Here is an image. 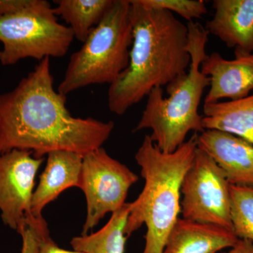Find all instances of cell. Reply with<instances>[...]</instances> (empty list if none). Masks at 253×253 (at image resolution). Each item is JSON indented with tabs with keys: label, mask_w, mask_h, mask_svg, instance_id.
Segmentation results:
<instances>
[{
	"label": "cell",
	"mask_w": 253,
	"mask_h": 253,
	"mask_svg": "<svg viewBox=\"0 0 253 253\" xmlns=\"http://www.w3.org/2000/svg\"><path fill=\"white\" fill-rule=\"evenodd\" d=\"M129 0H114L81 49L70 57L58 91L66 95L92 84L115 83L127 68L132 44Z\"/></svg>",
	"instance_id": "cell-5"
},
{
	"label": "cell",
	"mask_w": 253,
	"mask_h": 253,
	"mask_svg": "<svg viewBox=\"0 0 253 253\" xmlns=\"http://www.w3.org/2000/svg\"><path fill=\"white\" fill-rule=\"evenodd\" d=\"M203 126L242 138L253 145V94L234 101L204 104Z\"/></svg>",
	"instance_id": "cell-15"
},
{
	"label": "cell",
	"mask_w": 253,
	"mask_h": 253,
	"mask_svg": "<svg viewBox=\"0 0 253 253\" xmlns=\"http://www.w3.org/2000/svg\"><path fill=\"white\" fill-rule=\"evenodd\" d=\"M201 71L211 78L204 104L243 99L253 90V53L231 60L219 53H211L201 63Z\"/></svg>",
	"instance_id": "cell-11"
},
{
	"label": "cell",
	"mask_w": 253,
	"mask_h": 253,
	"mask_svg": "<svg viewBox=\"0 0 253 253\" xmlns=\"http://www.w3.org/2000/svg\"><path fill=\"white\" fill-rule=\"evenodd\" d=\"M113 121L76 118L66 96L54 87L50 58H45L9 92L0 94V154L12 149L44 158L54 151L85 154L102 147Z\"/></svg>",
	"instance_id": "cell-1"
},
{
	"label": "cell",
	"mask_w": 253,
	"mask_h": 253,
	"mask_svg": "<svg viewBox=\"0 0 253 253\" xmlns=\"http://www.w3.org/2000/svg\"><path fill=\"white\" fill-rule=\"evenodd\" d=\"M189 51L191 63L187 73L169 83L166 88L155 87L147 96L141 117L134 131L151 129V140L166 154L174 152L185 142L190 131H205L203 116L199 109L205 89L211 78L201 71V64L207 56L206 46L209 33L199 23L188 22Z\"/></svg>",
	"instance_id": "cell-4"
},
{
	"label": "cell",
	"mask_w": 253,
	"mask_h": 253,
	"mask_svg": "<svg viewBox=\"0 0 253 253\" xmlns=\"http://www.w3.org/2000/svg\"><path fill=\"white\" fill-rule=\"evenodd\" d=\"M114 0H57L53 7L72 30L75 38L84 42L111 9Z\"/></svg>",
	"instance_id": "cell-17"
},
{
	"label": "cell",
	"mask_w": 253,
	"mask_h": 253,
	"mask_svg": "<svg viewBox=\"0 0 253 253\" xmlns=\"http://www.w3.org/2000/svg\"><path fill=\"white\" fill-rule=\"evenodd\" d=\"M230 186L222 169L197 146L181 182V218L233 231Z\"/></svg>",
	"instance_id": "cell-7"
},
{
	"label": "cell",
	"mask_w": 253,
	"mask_h": 253,
	"mask_svg": "<svg viewBox=\"0 0 253 253\" xmlns=\"http://www.w3.org/2000/svg\"><path fill=\"white\" fill-rule=\"evenodd\" d=\"M132 44L126 71L109 85L108 107L123 116L155 87H163L184 76L191 56L187 25L165 9L129 0Z\"/></svg>",
	"instance_id": "cell-2"
},
{
	"label": "cell",
	"mask_w": 253,
	"mask_h": 253,
	"mask_svg": "<svg viewBox=\"0 0 253 253\" xmlns=\"http://www.w3.org/2000/svg\"><path fill=\"white\" fill-rule=\"evenodd\" d=\"M239 240L229 229L179 218L163 253H216L232 248Z\"/></svg>",
	"instance_id": "cell-14"
},
{
	"label": "cell",
	"mask_w": 253,
	"mask_h": 253,
	"mask_svg": "<svg viewBox=\"0 0 253 253\" xmlns=\"http://www.w3.org/2000/svg\"><path fill=\"white\" fill-rule=\"evenodd\" d=\"M197 133L174 152L166 154L144 136L135 154L145 182L131 203L125 233L128 238L146 225L142 253H163L169 233L181 214V186L197 149Z\"/></svg>",
	"instance_id": "cell-3"
},
{
	"label": "cell",
	"mask_w": 253,
	"mask_h": 253,
	"mask_svg": "<svg viewBox=\"0 0 253 253\" xmlns=\"http://www.w3.org/2000/svg\"><path fill=\"white\" fill-rule=\"evenodd\" d=\"M35 0H0V18L29 7Z\"/></svg>",
	"instance_id": "cell-21"
},
{
	"label": "cell",
	"mask_w": 253,
	"mask_h": 253,
	"mask_svg": "<svg viewBox=\"0 0 253 253\" xmlns=\"http://www.w3.org/2000/svg\"><path fill=\"white\" fill-rule=\"evenodd\" d=\"M19 234L23 240L21 253H84L60 248L51 237L47 223L43 217H26Z\"/></svg>",
	"instance_id": "cell-19"
},
{
	"label": "cell",
	"mask_w": 253,
	"mask_h": 253,
	"mask_svg": "<svg viewBox=\"0 0 253 253\" xmlns=\"http://www.w3.org/2000/svg\"><path fill=\"white\" fill-rule=\"evenodd\" d=\"M231 249L226 253H253V243L249 240L239 239Z\"/></svg>",
	"instance_id": "cell-22"
},
{
	"label": "cell",
	"mask_w": 253,
	"mask_h": 253,
	"mask_svg": "<svg viewBox=\"0 0 253 253\" xmlns=\"http://www.w3.org/2000/svg\"><path fill=\"white\" fill-rule=\"evenodd\" d=\"M197 146L222 169L231 185L253 188V145L215 129L198 134Z\"/></svg>",
	"instance_id": "cell-10"
},
{
	"label": "cell",
	"mask_w": 253,
	"mask_h": 253,
	"mask_svg": "<svg viewBox=\"0 0 253 253\" xmlns=\"http://www.w3.org/2000/svg\"><path fill=\"white\" fill-rule=\"evenodd\" d=\"M146 7L165 9L179 15L191 22L207 14V7L203 0H139Z\"/></svg>",
	"instance_id": "cell-20"
},
{
	"label": "cell",
	"mask_w": 253,
	"mask_h": 253,
	"mask_svg": "<svg viewBox=\"0 0 253 253\" xmlns=\"http://www.w3.org/2000/svg\"><path fill=\"white\" fill-rule=\"evenodd\" d=\"M139 176L111 157L103 147L83 155L81 189L85 195L86 217L81 235H86L106 214L126 204Z\"/></svg>",
	"instance_id": "cell-8"
},
{
	"label": "cell",
	"mask_w": 253,
	"mask_h": 253,
	"mask_svg": "<svg viewBox=\"0 0 253 253\" xmlns=\"http://www.w3.org/2000/svg\"><path fill=\"white\" fill-rule=\"evenodd\" d=\"M83 159V154L70 151H54L47 154L45 168L32 199L33 217H42L44 208L63 191L81 188Z\"/></svg>",
	"instance_id": "cell-13"
},
{
	"label": "cell",
	"mask_w": 253,
	"mask_h": 253,
	"mask_svg": "<svg viewBox=\"0 0 253 253\" xmlns=\"http://www.w3.org/2000/svg\"><path fill=\"white\" fill-rule=\"evenodd\" d=\"M131 203L112 213L109 221L100 230L73 238V251L84 253H125L127 236L125 233Z\"/></svg>",
	"instance_id": "cell-16"
},
{
	"label": "cell",
	"mask_w": 253,
	"mask_h": 253,
	"mask_svg": "<svg viewBox=\"0 0 253 253\" xmlns=\"http://www.w3.org/2000/svg\"><path fill=\"white\" fill-rule=\"evenodd\" d=\"M75 37L72 30L61 24L46 0H35L29 7L0 18V63L12 66L33 58L63 57Z\"/></svg>",
	"instance_id": "cell-6"
},
{
	"label": "cell",
	"mask_w": 253,
	"mask_h": 253,
	"mask_svg": "<svg viewBox=\"0 0 253 253\" xmlns=\"http://www.w3.org/2000/svg\"><path fill=\"white\" fill-rule=\"evenodd\" d=\"M44 158L31 151L12 149L0 154V211L5 225L21 232L31 205L36 177Z\"/></svg>",
	"instance_id": "cell-9"
},
{
	"label": "cell",
	"mask_w": 253,
	"mask_h": 253,
	"mask_svg": "<svg viewBox=\"0 0 253 253\" xmlns=\"http://www.w3.org/2000/svg\"><path fill=\"white\" fill-rule=\"evenodd\" d=\"M214 13L206 31L217 37L235 56L253 53V0H214Z\"/></svg>",
	"instance_id": "cell-12"
},
{
	"label": "cell",
	"mask_w": 253,
	"mask_h": 253,
	"mask_svg": "<svg viewBox=\"0 0 253 253\" xmlns=\"http://www.w3.org/2000/svg\"><path fill=\"white\" fill-rule=\"evenodd\" d=\"M232 230L239 239L253 243V188L230 186Z\"/></svg>",
	"instance_id": "cell-18"
}]
</instances>
